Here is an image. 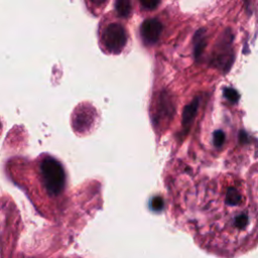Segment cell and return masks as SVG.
<instances>
[{"label": "cell", "instance_id": "obj_5", "mask_svg": "<svg viewBox=\"0 0 258 258\" xmlns=\"http://www.w3.org/2000/svg\"><path fill=\"white\" fill-rule=\"evenodd\" d=\"M225 141V135L222 131H216L214 133V144L217 146V147H220L221 145H223Z\"/></svg>", "mask_w": 258, "mask_h": 258}, {"label": "cell", "instance_id": "obj_1", "mask_svg": "<svg viewBox=\"0 0 258 258\" xmlns=\"http://www.w3.org/2000/svg\"><path fill=\"white\" fill-rule=\"evenodd\" d=\"M42 182L50 196L59 195L66 183V174L62 165L53 157H45L40 164Z\"/></svg>", "mask_w": 258, "mask_h": 258}, {"label": "cell", "instance_id": "obj_2", "mask_svg": "<svg viewBox=\"0 0 258 258\" xmlns=\"http://www.w3.org/2000/svg\"><path fill=\"white\" fill-rule=\"evenodd\" d=\"M102 41L109 52L120 53L127 42L125 28L119 23H110L102 33Z\"/></svg>", "mask_w": 258, "mask_h": 258}, {"label": "cell", "instance_id": "obj_3", "mask_svg": "<svg viewBox=\"0 0 258 258\" xmlns=\"http://www.w3.org/2000/svg\"><path fill=\"white\" fill-rule=\"evenodd\" d=\"M162 31L161 23L155 18H149L141 24V36L148 44L155 43Z\"/></svg>", "mask_w": 258, "mask_h": 258}, {"label": "cell", "instance_id": "obj_8", "mask_svg": "<svg viewBox=\"0 0 258 258\" xmlns=\"http://www.w3.org/2000/svg\"><path fill=\"white\" fill-rule=\"evenodd\" d=\"M141 4H142L143 6H145L146 8L153 9L155 6L158 5V2H156V1H149V2H141Z\"/></svg>", "mask_w": 258, "mask_h": 258}, {"label": "cell", "instance_id": "obj_4", "mask_svg": "<svg viewBox=\"0 0 258 258\" xmlns=\"http://www.w3.org/2000/svg\"><path fill=\"white\" fill-rule=\"evenodd\" d=\"M116 9L121 16H128L131 11V4L129 1H118L116 2Z\"/></svg>", "mask_w": 258, "mask_h": 258}, {"label": "cell", "instance_id": "obj_6", "mask_svg": "<svg viewBox=\"0 0 258 258\" xmlns=\"http://www.w3.org/2000/svg\"><path fill=\"white\" fill-rule=\"evenodd\" d=\"M224 94H225V97L227 99H229L230 101H232V102H236L238 100V93L233 89L225 90Z\"/></svg>", "mask_w": 258, "mask_h": 258}, {"label": "cell", "instance_id": "obj_7", "mask_svg": "<svg viewBox=\"0 0 258 258\" xmlns=\"http://www.w3.org/2000/svg\"><path fill=\"white\" fill-rule=\"evenodd\" d=\"M151 207L154 209V210H160L163 208V201L161 198L159 197H155L152 199L151 201Z\"/></svg>", "mask_w": 258, "mask_h": 258}]
</instances>
